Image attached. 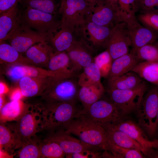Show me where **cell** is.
Returning <instances> with one entry per match:
<instances>
[{
    "label": "cell",
    "mask_w": 158,
    "mask_h": 158,
    "mask_svg": "<svg viewBox=\"0 0 158 158\" xmlns=\"http://www.w3.org/2000/svg\"><path fill=\"white\" fill-rule=\"evenodd\" d=\"M46 102L35 106L41 116L40 131L46 130L51 134L65 131L80 110L76 102Z\"/></svg>",
    "instance_id": "cell-1"
},
{
    "label": "cell",
    "mask_w": 158,
    "mask_h": 158,
    "mask_svg": "<svg viewBox=\"0 0 158 158\" xmlns=\"http://www.w3.org/2000/svg\"><path fill=\"white\" fill-rule=\"evenodd\" d=\"M65 131L78 136L85 143L110 151L104 128L84 115L78 113Z\"/></svg>",
    "instance_id": "cell-2"
},
{
    "label": "cell",
    "mask_w": 158,
    "mask_h": 158,
    "mask_svg": "<svg viewBox=\"0 0 158 158\" xmlns=\"http://www.w3.org/2000/svg\"><path fill=\"white\" fill-rule=\"evenodd\" d=\"M158 88L154 85L148 89L136 111L138 124L149 138L157 135L158 123Z\"/></svg>",
    "instance_id": "cell-3"
},
{
    "label": "cell",
    "mask_w": 158,
    "mask_h": 158,
    "mask_svg": "<svg viewBox=\"0 0 158 158\" xmlns=\"http://www.w3.org/2000/svg\"><path fill=\"white\" fill-rule=\"evenodd\" d=\"M94 4L84 0H61V27L77 29L86 23Z\"/></svg>",
    "instance_id": "cell-4"
},
{
    "label": "cell",
    "mask_w": 158,
    "mask_h": 158,
    "mask_svg": "<svg viewBox=\"0 0 158 158\" xmlns=\"http://www.w3.org/2000/svg\"><path fill=\"white\" fill-rule=\"evenodd\" d=\"M56 15L25 7L21 11L20 24L46 34L50 39L60 28L61 20H58Z\"/></svg>",
    "instance_id": "cell-5"
},
{
    "label": "cell",
    "mask_w": 158,
    "mask_h": 158,
    "mask_svg": "<svg viewBox=\"0 0 158 158\" xmlns=\"http://www.w3.org/2000/svg\"><path fill=\"white\" fill-rule=\"evenodd\" d=\"M78 86V82L72 78H53L41 96L48 102H76L80 89Z\"/></svg>",
    "instance_id": "cell-6"
},
{
    "label": "cell",
    "mask_w": 158,
    "mask_h": 158,
    "mask_svg": "<svg viewBox=\"0 0 158 158\" xmlns=\"http://www.w3.org/2000/svg\"><path fill=\"white\" fill-rule=\"evenodd\" d=\"M145 81L140 86L128 90L107 89L111 101L123 116L135 112L140 105L148 87Z\"/></svg>",
    "instance_id": "cell-7"
},
{
    "label": "cell",
    "mask_w": 158,
    "mask_h": 158,
    "mask_svg": "<svg viewBox=\"0 0 158 158\" xmlns=\"http://www.w3.org/2000/svg\"><path fill=\"white\" fill-rule=\"evenodd\" d=\"M78 113L84 115L99 125L115 124L123 120L124 116L111 102L99 100L86 110H79Z\"/></svg>",
    "instance_id": "cell-8"
},
{
    "label": "cell",
    "mask_w": 158,
    "mask_h": 158,
    "mask_svg": "<svg viewBox=\"0 0 158 158\" xmlns=\"http://www.w3.org/2000/svg\"><path fill=\"white\" fill-rule=\"evenodd\" d=\"M29 107L20 118L16 121L13 126H11L16 134L22 145L34 137L40 131L41 122V115L35 107Z\"/></svg>",
    "instance_id": "cell-9"
},
{
    "label": "cell",
    "mask_w": 158,
    "mask_h": 158,
    "mask_svg": "<svg viewBox=\"0 0 158 158\" xmlns=\"http://www.w3.org/2000/svg\"><path fill=\"white\" fill-rule=\"evenodd\" d=\"M131 45L126 23L116 24L111 29L106 45L113 60L129 53Z\"/></svg>",
    "instance_id": "cell-10"
},
{
    "label": "cell",
    "mask_w": 158,
    "mask_h": 158,
    "mask_svg": "<svg viewBox=\"0 0 158 158\" xmlns=\"http://www.w3.org/2000/svg\"><path fill=\"white\" fill-rule=\"evenodd\" d=\"M49 36L20 25L6 40L18 51L25 52L35 43L49 42Z\"/></svg>",
    "instance_id": "cell-11"
},
{
    "label": "cell",
    "mask_w": 158,
    "mask_h": 158,
    "mask_svg": "<svg viewBox=\"0 0 158 158\" xmlns=\"http://www.w3.org/2000/svg\"><path fill=\"white\" fill-rule=\"evenodd\" d=\"M6 74L11 80L15 82L19 81L25 77L40 78H66L57 72L22 64H13L11 66L7 68Z\"/></svg>",
    "instance_id": "cell-12"
},
{
    "label": "cell",
    "mask_w": 158,
    "mask_h": 158,
    "mask_svg": "<svg viewBox=\"0 0 158 158\" xmlns=\"http://www.w3.org/2000/svg\"><path fill=\"white\" fill-rule=\"evenodd\" d=\"M70 134L64 130L59 131L50 134L45 139L57 143L65 155L87 150H94L98 148L85 143Z\"/></svg>",
    "instance_id": "cell-13"
},
{
    "label": "cell",
    "mask_w": 158,
    "mask_h": 158,
    "mask_svg": "<svg viewBox=\"0 0 158 158\" xmlns=\"http://www.w3.org/2000/svg\"><path fill=\"white\" fill-rule=\"evenodd\" d=\"M90 48L87 43L82 37L79 40L75 39L66 51L76 71L84 68L93 61Z\"/></svg>",
    "instance_id": "cell-14"
},
{
    "label": "cell",
    "mask_w": 158,
    "mask_h": 158,
    "mask_svg": "<svg viewBox=\"0 0 158 158\" xmlns=\"http://www.w3.org/2000/svg\"><path fill=\"white\" fill-rule=\"evenodd\" d=\"M111 28L86 21L83 25L79 28L78 31L80 35L86 41L99 47H106Z\"/></svg>",
    "instance_id": "cell-15"
},
{
    "label": "cell",
    "mask_w": 158,
    "mask_h": 158,
    "mask_svg": "<svg viewBox=\"0 0 158 158\" xmlns=\"http://www.w3.org/2000/svg\"><path fill=\"white\" fill-rule=\"evenodd\" d=\"M127 27L131 42L130 52L133 53L145 45L152 44L158 40V31L140 24L139 22Z\"/></svg>",
    "instance_id": "cell-16"
},
{
    "label": "cell",
    "mask_w": 158,
    "mask_h": 158,
    "mask_svg": "<svg viewBox=\"0 0 158 158\" xmlns=\"http://www.w3.org/2000/svg\"><path fill=\"white\" fill-rule=\"evenodd\" d=\"M86 21L111 28L118 23L116 11L105 0H98L94 4Z\"/></svg>",
    "instance_id": "cell-17"
},
{
    "label": "cell",
    "mask_w": 158,
    "mask_h": 158,
    "mask_svg": "<svg viewBox=\"0 0 158 158\" xmlns=\"http://www.w3.org/2000/svg\"><path fill=\"white\" fill-rule=\"evenodd\" d=\"M111 124L116 129L128 134L138 142L144 148L145 151L149 148H158V138L150 140L138 124L133 121L130 120H123L118 123Z\"/></svg>",
    "instance_id": "cell-18"
},
{
    "label": "cell",
    "mask_w": 158,
    "mask_h": 158,
    "mask_svg": "<svg viewBox=\"0 0 158 158\" xmlns=\"http://www.w3.org/2000/svg\"><path fill=\"white\" fill-rule=\"evenodd\" d=\"M21 11L17 4L0 14V40H7L20 25Z\"/></svg>",
    "instance_id": "cell-19"
},
{
    "label": "cell",
    "mask_w": 158,
    "mask_h": 158,
    "mask_svg": "<svg viewBox=\"0 0 158 158\" xmlns=\"http://www.w3.org/2000/svg\"><path fill=\"white\" fill-rule=\"evenodd\" d=\"M107 135L108 144L126 148L135 149L143 154L144 148L137 141L125 132L114 128L111 124L103 126Z\"/></svg>",
    "instance_id": "cell-20"
},
{
    "label": "cell",
    "mask_w": 158,
    "mask_h": 158,
    "mask_svg": "<svg viewBox=\"0 0 158 158\" xmlns=\"http://www.w3.org/2000/svg\"><path fill=\"white\" fill-rule=\"evenodd\" d=\"M141 61L136 55L129 53L114 60L107 78V81L115 79L130 71Z\"/></svg>",
    "instance_id": "cell-21"
},
{
    "label": "cell",
    "mask_w": 158,
    "mask_h": 158,
    "mask_svg": "<svg viewBox=\"0 0 158 158\" xmlns=\"http://www.w3.org/2000/svg\"><path fill=\"white\" fill-rule=\"evenodd\" d=\"M48 70L60 73L67 78L74 77L76 71L72 66L66 51L55 52L47 63Z\"/></svg>",
    "instance_id": "cell-22"
},
{
    "label": "cell",
    "mask_w": 158,
    "mask_h": 158,
    "mask_svg": "<svg viewBox=\"0 0 158 158\" xmlns=\"http://www.w3.org/2000/svg\"><path fill=\"white\" fill-rule=\"evenodd\" d=\"M77 29L61 27L49 41L56 52L66 51L75 39Z\"/></svg>",
    "instance_id": "cell-23"
},
{
    "label": "cell",
    "mask_w": 158,
    "mask_h": 158,
    "mask_svg": "<svg viewBox=\"0 0 158 158\" xmlns=\"http://www.w3.org/2000/svg\"><path fill=\"white\" fill-rule=\"evenodd\" d=\"M144 81L137 73L130 71L115 79L107 81V89H134L140 86Z\"/></svg>",
    "instance_id": "cell-24"
},
{
    "label": "cell",
    "mask_w": 158,
    "mask_h": 158,
    "mask_svg": "<svg viewBox=\"0 0 158 158\" xmlns=\"http://www.w3.org/2000/svg\"><path fill=\"white\" fill-rule=\"evenodd\" d=\"M55 52L47 41L39 42L29 48L25 52L26 57L32 63L37 64L47 63L52 54Z\"/></svg>",
    "instance_id": "cell-25"
},
{
    "label": "cell",
    "mask_w": 158,
    "mask_h": 158,
    "mask_svg": "<svg viewBox=\"0 0 158 158\" xmlns=\"http://www.w3.org/2000/svg\"><path fill=\"white\" fill-rule=\"evenodd\" d=\"M80 87L78 99L82 104L83 110H87L92 104L100 99L104 91L102 84Z\"/></svg>",
    "instance_id": "cell-26"
},
{
    "label": "cell",
    "mask_w": 158,
    "mask_h": 158,
    "mask_svg": "<svg viewBox=\"0 0 158 158\" xmlns=\"http://www.w3.org/2000/svg\"><path fill=\"white\" fill-rule=\"evenodd\" d=\"M46 78H35L28 77L22 78L18 82L20 90L23 96L30 97L39 95L41 96L46 88L43 86H47L42 85L45 84H41L49 78L42 81Z\"/></svg>",
    "instance_id": "cell-27"
},
{
    "label": "cell",
    "mask_w": 158,
    "mask_h": 158,
    "mask_svg": "<svg viewBox=\"0 0 158 158\" xmlns=\"http://www.w3.org/2000/svg\"><path fill=\"white\" fill-rule=\"evenodd\" d=\"M29 106L25 105L20 99L11 100L0 109V121L3 122L16 121L19 119Z\"/></svg>",
    "instance_id": "cell-28"
},
{
    "label": "cell",
    "mask_w": 158,
    "mask_h": 158,
    "mask_svg": "<svg viewBox=\"0 0 158 158\" xmlns=\"http://www.w3.org/2000/svg\"><path fill=\"white\" fill-rule=\"evenodd\" d=\"M143 80L158 87V62L142 61L131 71Z\"/></svg>",
    "instance_id": "cell-29"
},
{
    "label": "cell",
    "mask_w": 158,
    "mask_h": 158,
    "mask_svg": "<svg viewBox=\"0 0 158 158\" xmlns=\"http://www.w3.org/2000/svg\"><path fill=\"white\" fill-rule=\"evenodd\" d=\"M0 145L1 148L8 152L12 151L21 146V143L11 126L0 124Z\"/></svg>",
    "instance_id": "cell-30"
},
{
    "label": "cell",
    "mask_w": 158,
    "mask_h": 158,
    "mask_svg": "<svg viewBox=\"0 0 158 158\" xmlns=\"http://www.w3.org/2000/svg\"><path fill=\"white\" fill-rule=\"evenodd\" d=\"M0 59L1 60L13 64H27L32 63L26 57L23 56L10 44L0 40Z\"/></svg>",
    "instance_id": "cell-31"
},
{
    "label": "cell",
    "mask_w": 158,
    "mask_h": 158,
    "mask_svg": "<svg viewBox=\"0 0 158 158\" xmlns=\"http://www.w3.org/2000/svg\"><path fill=\"white\" fill-rule=\"evenodd\" d=\"M83 69V72L78 77V83L80 86L102 84L100 71L94 62H92Z\"/></svg>",
    "instance_id": "cell-32"
},
{
    "label": "cell",
    "mask_w": 158,
    "mask_h": 158,
    "mask_svg": "<svg viewBox=\"0 0 158 158\" xmlns=\"http://www.w3.org/2000/svg\"><path fill=\"white\" fill-rule=\"evenodd\" d=\"M20 3L25 7L52 14L56 15L58 13L59 6L56 0H22Z\"/></svg>",
    "instance_id": "cell-33"
},
{
    "label": "cell",
    "mask_w": 158,
    "mask_h": 158,
    "mask_svg": "<svg viewBox=\"0 0 158 158\" xmlns=\"http://www.w3.org/2000/svg\"><path fill=\"white\" fill-rule=\"evenodd\" d=\"M38 142L41 158H63L65 157V154L56 143L46 139L43 142Z\"/></svg>",
    "instance_id": "cell-34"
},
{
    "label": "cell",
    "mask_w": 158,
    "mask_h": 158,
    "mask_svg": "<svg viewBox=\"0 0 158 158\" xmlns=\"http://www.w3.org/2000/svg\"><path fill=\"white\" fill-rule=\"evenodd\" d=\"M113 61L112 58L107 49L93 58V62L98 67L102 77L105 78H107Z\"/></svg>",
    "instance_id": "cell-35"
},
{
    "label": "cell",
    "mask_w": 158,
    "mask_h": 158,
    "mask_svg": "<svg viewBox=\"0 0 158 158\" xmlns=\"http://www.w3.org/2000/svg\"><path fill=\"white\" fill-rule=\"evenodd\" d=\"M136 0H118L117 11L123 19L130 20L135 18L137 12Z\"/></svg>",
    "instance_id": "cell-36"
},
{
    "label": "cell",
    "mask_w": 158,
    "mask_h": 158,
    "mask_svg": "<svg viewBox=\"0 0 158 158\" xmlns=\"http://www.w3.org/2000/svg\"><path fill=\"white\" fill-rule=\"evenodd\" d=\"M18 153L20 158H41L38 142L32 139L24 143Z\"/></svg>",
    "instance_id": "cell-37"
},
{
    "label": "cell",
    "mask_w": 158,
    "mask_h": 158,
    "mask_svg": "<svg viewBox=\"0 0 158 158\" xmlns=\"http://www.w3.org/2000/svg\"><path fill=\"white\" fill-rule=\"evenodd\" d=\"M110 151L114 158H143L145 157L140 150L120 147L111 144L108 145Z\"/></svg>",
    "instance_id": "cell-38"
},
{
    "label": "cell",
    "mask_w": 158,
    "mask_h": 158,
    "mask_svg": "<svg viewBox=\"0 0 158 158\" xmlns=\"http://www.w3.org/2000/svg\"><path fill=\"white\" fill-rule=\"evenodd\" d=\"M141 61L158 62V47L154 44H148L137 50L134 53Z\"/></svg>",
    "instance_id": "cell-39"
},
{
    "label": "cell",
    "mask_w": 158,
    "mask_h": 158,
    "mask_svg": "<svg viewBox=\"0 0 158 158\" xmlns=\"http://www.w3.org/2000/svg\"><path fill=\"white\" fill-rule=\"evenodd\" d=\"M137 12L158 13V0H136Z\"/></svg>",
    "instance_id": "cell-40"
},
{
    "label": "cell",
    "mask_w": 158,
    "mask_h": 158,
    "mask_svg": "<svg viewBox=\"0 0 158 158\" xmlns=\"http://www.w3.org/2000/svg\"><path fill=\"white\" fill-rule=\"evenodd\" d=\"M137 18L143 25L158 31V13H140Z\"/></svg>",
    "instance_id": "cell-41"
},
{
    "label": "cell",
    "mask_w": 158,
    "mask_h": 158,
    "mask_svg": "<svg viewBox=\"0 0 158 158\" xmlns=\"http://www.w3.org/2000/svg\"><path fill=\"white\" fill-rule=\"evenodd\" d=\"M101 154L94 150H87L66 154L65 157L67 158H101Z\"/></svg>",
    "instance_id": "cell-42"
},
{
    "label": "cell",
    "mask_w": 158,
    "mask_h": 158,
    "mask_svg": "<svg viewBox=\"0 0 158 158\" xmlns=\"http://www.w3.org/2000/svg\"><path fill=\"white\" fill-rule=\"evenodd\" d=\"M22 0H0V14L20 3Z\"/></svg>",
    "instance_id": "cell-43"
},
{
    "label": "cell",
    "mask_w": 158,
    "mask_h": 158,
    "mask_svg": "<svg viewBox=\"0 0 158 158\" xmlns=\"http://www.w3.org/2000/svg\"><path fill=\"white\" fill-rule=\"evenodd\" d=\"M143 154L145 158H158V148H147L145 150Z\"/></svg>",
    "instance_id": "cell-44"
},
{
    "label": "cell",
    "mask_w": 158,
    "mask_h": 158,
    "mask_svg": "<svg viewBox=\"0 0 158 158\" xmlns=\"http://www.w3.org/2000/svg\"><path fill=\"white\" fill-rule=\"evenodd\" d=\"M22 96L20 90H18L15 91L12 93L11 99V100H19Z\"/></svg>",
    "instance_id": "cell-45"
},
{
    "label": "cell",
    "mask_w": 158,
    "mask_h": 158,
    "mask_svg": "<svg viewBox=\"0 0 158 158\" xmlns=\"http://www.w3.org/2000/svg\"><path fill=\"white\" fill-rule=\"evenodd\" d=\"M106 2L109 4L116 11L118 5V0H105Z\"/></svg>",
    "instance_id": "cell-46"
},
{
    "label": "cell",
    "mask_w": 158,
    "mask_h": 158,
    "mask_svg": "<svg viewBox=\"0 0 158 158\" xmlns=\"http://www.w3.org/2000/svg\"><path fill=\"white\" fill-rule=\"evenodd\" d=\"M0 95H2L6 92V86L4 83L1 82L0 83Z\"/></svg>",
    "instance_id": "cell-47"
},
{
    "label": "cell",
    "mask_w": 158,
    "mask_h": 158,
    "mask_svg": "<svg viewBox=\"0 0 158 158\" xmlns=\"http://www.w3.org/2000/svg\"><path fill=\"white\" fill-rule=\"evenodd\" d=\"M4 99L2 95H0V109L4 106Z\"/></svg>",
    "instance_id": "cell-48"
},
{
    "label": "cell",
    "mask_w": 158,
    "mask_h": 158,
    "mask_svg": "<svg viewBox=\"0 0 158 158\" xmlns=\"http://www.w3.org/2000/svg\"><path fill=\"white\" fill-rule=\"evenodd\" d=\"M88 2L95 4L96 2L98 0H84Z\"/></svg>",
    "instance_id": "cell-49"
},
{
    "label": "cell",
    "mask_w": 158,
    "mask_h": 158,
    "mask_svg": "<svg viewBox=\"0 0 158 158\" xmlns=\"http://www.w3.org/2000/svg\"><path fill=\"white\" fill-rule=\"evenodd\" d=\"M154 44L157 46L158 47V41H157L155 42L153 44Z\"/></svg>",
    "instance_id": "cell-50"
},
{
    "label": "cell",
    "mask_w": 158,
    "mask_h": 158,
    "mask_svg": "<svg viewBox=\"0 0 158 158\" xmlns=\"http://www.w3.org/2000/svg\"><path fill=\"white\" fill-rule=\"evenodd\" d=\"M157 118H158V123H157V134H158V114H157Z\"/></svg>",
    "instance_id": "cell-51"
}]
</instances>
